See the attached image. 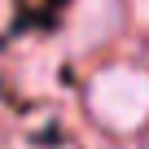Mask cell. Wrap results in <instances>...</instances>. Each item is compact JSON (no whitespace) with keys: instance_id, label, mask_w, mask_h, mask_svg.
<instances>
[{"instance_id":"6da1fadb","label":"cell","mask_w":149,"mask_h":149,"mask_svg":"<svg viewBox=\"0 0 149 149\" xmlns=\"http://www.w3.org/2000/svg\"><path fill=\"white\" fill-rule=\"evenodd\" d=\"M88 110L110 132H132L149 118V70L140 66H105L88 84Z\"/></svg>"},{"instance_id":"7a4b0ae2","label":"cell","mask_w":149,"mask_h":149,"mask_svg":"<svg viewBox=\"0 0 149 149\" xmlns=\"http://www.w3.org/2000/svg\"><path fill=\"white\" fill-rule=\"evenodd\" d=\"M70 26H74L70 31V44L74 48H92V44L110 40L114 26H118V0H79Z\"/></svg>"}]
</instances>
